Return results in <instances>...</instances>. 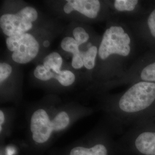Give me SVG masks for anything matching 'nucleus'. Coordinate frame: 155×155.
<instances>
[{
	"label": "nucleus",
	"mask_w": 155,
	"mask_h": 155,
	"mask_svg": "<svg viewBox=\"0 0 155 155\" xmlns=\"http://www.w3.org/2000/svg\"><path fill=\"white\" fill-rule=\"evenodd\" d=\"M110 21L101 39L98 56L105 77H120L127 71L125 65L133 64L146 48L127 22Z\"/></svg>",
	"instance_id": "1"
},
{
	"label": "nucleus",
	"mask_w": 155,
	"mask_h": 155,
	"mask_svg": "<svg viewBox=\"0 0 155 155\" xmlns=\"http://www.w3.org/2000/svg\"><path fill=\"white\" fill-rule=\"evenodd\" d=\"M147 50H155V5L143 16L127 22Z\"/></svg>",
	"instance_id": "7"
},
{
	"label": "nucleus",
	"mask_w": 155,
	"mask_h": 155,
	"mask_svg": "<svg viewBox=\"0 0 155 155\" xmlns=\"http://www.w3.org/2000/svg\"><path fill=\"white\" fill-rule=\"evenodd\" d=\"M108 8L116 14L127 17L132 21L143 16L155 5V1L150 0H115L109 3Z\"/></svg>",
	"instance_id": "8"
},
{
	"label": "nucleus",
	"mask_w": 155,
	"mask_h": 155,
	"mask_svg": "<svg viewBox=\"0 0 155 155\" xmlns=\"http://www.w3.org/2000/svg\"><path fill=\"white\" fill-rule=\"evenodd\" d=\"M61 49L72 54V56L77 55L81 54V51L79 50V45L78 44L77 41L74 38L67 36L62 39L61 43Z\"/></svg>",
	"instance_id": "14"
},
{
	"label": "nucleus",
	"mask_w": 155,
	"mask_h": 155,
	"mask_svg": "<svg viewBox=\"0 0 155 155\" xmlns=\"http://www.w3.org/2000/svg\"><path fill=\"white\" fill-rule=\"evenodd\" d=\"M5 121V116L4 114L3 113V111L2 110L0 111V130L1 132L2 131V125L4 124V122Z\"/></svg>",
	"instance_id": "20"
},
{
	"label": "nucleus",
	"mask_w": 155,
	"mask_h": 155,
	"mask_svg": "<svg viewBox=\"0 0 155 155\" xmlns=\"http://www.w3.org/2000/svg\"><path fill=\"white\" fill-rule=\"evenodd\" d=\"M70 155H108V150L102 144H96L90 148L77 147L72 148Z\"/></svg>",
	"instance_id": "12"
},
{
	"label": "nucleus",
	"mask_w": 155,
	"mask_h": 155,
	"mask_svg": "<svg viewBox=\"0 0 155 155\" xmlns=\"http://www.w3.org/2000/svg\"><path fill=\"white\" fill-rule=\"evenodd\" d=\"M72 35L74 38L79 45L86 43L90 39L89 33L82 27H77L74 28L72 31Z\"/></svg>",
	"instance_id": "17"
},
{
	"label": "nucleus",
	"mask_w": 155,
	"mask_h": 155,
	"mask_svg": "<svg viewBox=\"0 0 155 155\" xmlns=\"http://www.w3.org/2000/svg\"><path fill=\"white\" fill-rule=\"evenodd\" d=\"M155 83V50H147L120 77L116 83Z\"/></svg>",
	"instance_id": "4"
},
{
	"label": "nucleus",
	"mask_w": 155,
	"mask_h": 155,
	"mask_svg": "<svg viewBox=\"0 0 155 155\" xmlns=\"http://www.w3.org/2000/svg\"><path fill=\"white\" fill-rule=\"evenodd\" d=\"M0 27L7 37H11L28 33L33 28V24L18 11L16 14L2 15L0 17Z\"/></svg>",
	"instance_id": "9"
},
{
	"label": "nucleus",
	"mask_w": 155,
	"mask_h": 155,
	"mask_svg": "<svg viewBox=\"0 0 155 155\" xmlns=\"http://www.w3.org/2000/svg\"><path fill=\"white\" fill-rule=\"evenodd\" d=\"M102 9V3L98 0H68L63 6L66 14L75 11L91 19L98 16Z\"/></svg>",
	"instance_id": "10"
},
{
	"label": "nucleus",
	"mask_w": 155,
	"mask_h": 155,
	"mask_svg": "<svg viewBox=\"0 0 155 155\" xmlns=\"http://www.w3.org/2000/svg\"><path fill=\"white\" fill-rule=\"evenodd\" d=\"M63 62L61 55L58 52H53L45 57L43 65L48 71H51L56 74H60L61 71Z\"/></svg>",
	"instance_id": "11"
},
{
	"label": "nucleus",
	"mask_w": 155,
	"mask_h": 155,
	"mask_svg": "<svg viewBox=\"0 0 155 155\" xmlns=\"http://www.w3.org/2000/svg\"><path fill=\"white\" fill-rule=\"evenodd\" d=\"M43 46L45 47V48H47L50 46V41L48 40H45V41L43 42Z\"/></svg>",
	"instance_id": "21"
},
{
	"label": "nucleus",
	"mask_w": 155,
	"mask_h": 155,
	"mask_svg": "<svg viewBox=\"0 0 155 155\" xmlns=\"http://www.w3.org/2000/svg\"><path fill=\"white\" fill-rule=\"evenodd\" d=\"M98 54V47L91 45L84 52H81L84 67L87 70H93L95 67L96 59Z\"/></svg>",
	"instance_id": "13"
},
{
	"label": "nucleus",
	"mask_w": 155,
	"mask_h": 155,
	"mask_svg": "<svg viewBox=\"0 0 155 155\" xmlns=\"http://www.w3.org/2000/svg\"><path fill=\"white\" fill-rule=\"evenodd\" d=\"M12 67L10 64L5 62L0 63V83H3L6 79L9 77L12 73Z\"/></svg>",
	"instance_id": "18"
},
{
	"label": "nucleus",
	"mask_w": 155,
	"mask_h": 155,
	"mask_svg": "<svg viewBox=\"0 0 155 155\" xmlns=\"http://www.w3.org/2000/svg\"><path fill=\"white\" fill-rule=\"evenodd\" d=\"M71 65L75 69H80L84 67L82 58L81 56V52L79 55L72 56Z\"/></svg>",
	"instance_id": "19"
},
{
	"label": "nucleus",
	"mask_w": 155,
	"mask_h": 155,
	"mask_svg": "<svg viewBox=\"0 0 155 155\" xmlns=\"http://www.w3.org/2000/svg\"><path fill=\"white\" fill-rule=\"evenodd\" d=\"M34 76L41 81H48L54 78V72L47 70L42 64H39L35 68L33 71Z\"/></svg>",
	"instance_id": "16"
},
{
	"label": "nucleus",
	"mask_w": 155,
	"mask_h": 155,
	"mask_svg": "<svg viewBox=\"0 0 155 155\" xmlns=\"http://www.w3.org/2000/svg\"><path fill=\"white\" fill-rule=\"evenodd\" d=\"M70 123V117L66 111L59 113L51 120L46 111L39 109L35 111L31 118V130L36 142L43 144L47 142L54 131H60L66 128Z\"/></svg>",
	"instance_id": "3"
},
{
	"label": "nucleus",
	"mask_w": 155,
	"mask_h": 155,
	"mask_svg": "<svg viewBox=\"0 0 155 155\" xmlns=\"http://www.w3.org/2000/svg\"><path fill=\"white\" fill-rule=\"evenodd\" d=\"M54 78L56 79L61 85L67 87L72 85L75 81V74L70 70H61L60 74H56L54 72Z\"/></svg>",
	"instance_id": "15"
},
{
	"label": "nucleus",
	"mask_w": 155,
	"mask_h": 155,
	"mask_svg": "<svg viewBox=\"0 0 155 155\" xmlns=\"http://www.w3.org/2000/svg\"><path fill=\"white\" fill-rule=\"evenodd\" d=\"M116 110L136 125L155 118V83H132L117 98Z\"/></svg>",
	"instance_id": "2"
},
{
	"label": "nucleus",
	"mask_w": 155,
	"mask_h": 155,
	"mask_svg": "<svg viewBox=\"0 0 155 155\" xmlns=\"http://www.w3.org/2000/svg\"><path fill=\"white\" fill-rule=\"evenodd\" d=\"M133 147L139 155H155V118L136 125Z\"/></svg>",
	"instance_id": "6"
},
{
	"label": "nucleus",
	"mask_w": 155,
	"mask_h": 155,
	"mask_svg": "<svg viewBox=\"0 0 155 155\" xmlns=\"http://www.w3.org/2000/svg\"><path fill=\"white\" fill-rule=\"evenodd\" d=\"M6 45L13 52L12 60L18 64H27L33 61L38 55L40 48L38 40L29 33L7 37Z\"/></svg>",
	"instance_id": "5"
}]
</instances>
